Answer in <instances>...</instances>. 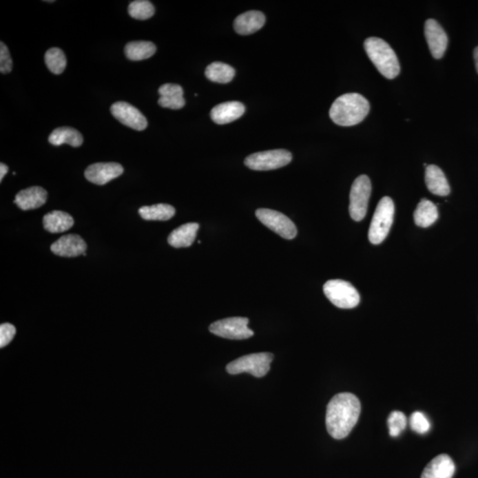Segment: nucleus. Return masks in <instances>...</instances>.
Instances as JSON below:
<instances>
[{
    "instance_id": "f257e3e1",
    "label": "nucleus",
    "mask_w": 478,
    "mask_h": 478,
    "mask_svg": "<svg viewBox=\"0 0 478 478\" xmlns=\"http://www.w3.org/2000/svg\"><path fill=\"white\" fill-rule=\"evenodd\" d=\"M361 402L352 393L337 394L329 402L326 412V427L335 439L349 435L361 415Z\"/></svg>"
},
{
    "instance_id": "f03ea898",
    "label": "nucleus",
    "mask_w": 478,
    "mask_h": 478,
    "mask_svg": "<svg viewBox=\"0 0 478 478\" xmlns=\"http://www.w3.org/2000/svg\"><path fill=\"white\" fill-rule=\"evenodd\" d=\"M367 99L359 93H346L340 96L332 104L331 119L337 125L355 126L362 123L369 113Z\"/></svg>"
},
{
    "instance_id": "7ed1b4c3",
    "label": "nucleus",
    "mask_w": 478,
    "mask_h": 478,
    "mask_svg": "<svg viewBox=\"0 0 478 478\" xmlns=\"http://www.w3.org/2000/svg\"><path fill=\"white\" fill-rule=\"evenodd\" d=\"M364 48L368 58L384 77L393 79L398 76L400 71L398 57L384 40L368 37L365 40Z\"/></svg>"
},
{
    "instance_id": "20e7f679",
    "label": "nucleus",
    "mask_w": 478,
    "mask_h": 478,
    "mask_svg": "<svg viewBox=\"0 0 478 478\" xmlns=\"http://www.w3.org/2000/svg\"><path fill=\"white\" fill-rule=\"evenodd\" d=\"M395 207L392 198L384 197L378 203L368 231L371 244L380 245L386 238L392 227Z\"/></svg>"
},
{
    "instance_id": "39448f33",
    "label": "nucleus",
    "mask_w": 478,
    "mask_h": 478,
    "mask_svg": "<svg viewBox=\"0 0 478 478\" xmlns=\"http://www.w3.org/2000/svg\"><path fill=\"white\" fill-rule=\"evenodd\" d=\"M274 356L270 353H251L229 363L226 369L228 373L231 375L245 372L256 377H262L268 374Z\"/></svg>"
},
{
    "instance_id": "423d86ee",
    "label": "nucleus",
    "mask_w": 478,
    "mask_h": 478,
    "mask_svg": "<svg viewBox=\"0 0 478 478\" xmlns=\"http://www.w3.org/2000/svg\"><path fill=\"white\" fill-rule=\"evenodd\" d=\"M324 291L328 300L340 309H355L361 300L355 287L350 282L340 279L329 280L324 284Z\"/></svg>"
},
{
    "instance_id": "0eeeda50",
    "label": "nucleus",
    "mask_w": 478,
    "mask_h": 478,
    "mask_svg": "<svg viewBox=\"0 0 478 478\" xmlns=\"http://www.w3.org/2000/svg\"><path fill=\"white\" fill-rule=\"evenodd\" d=\"M371 194V179L360 176L353 182L350 192L349 213L355 222L362 221L367 214L369 197Z\"/></svg>"
},
{
    "instance_id": "6e6552de",
    "label": "nucleus",
    "mask_w": 478,
    "mask_h": 478,
    "mask_svg": "<svg viewBox=\"0 0 478 478\" xmlns=\"http://www.w3.org/2000/svg\"><path fill=\"white\" fill-rule=\"evenodd\" d=\"M291 159L293 155L290 152L278 149L251 154L245 160V164L250 169L266 172L287 166L291 163Z\"/></svg>"
},
{
    "instance_id": "1a4fd4ad",
    "label": "nucleus",
    "mask_w": 478,
    "mask_h": 478,
    "mask_svg": "<svg viewBox=\"0 0 478 478\" xmlns=\"http://www.w3.org/2000/svg\"><path fill=\"white\" fill-rule=\"evenodd\" d=\"M256 217L266 227L276 232L282 238L293 239L296 238L298 231L296 226L290 218L278 211L260 209L256 210Z\"/></svg>"
},
{
    "instance_id": "9d476101",
    "label": "nucleus",
    "mask_w": 478,
    "mask_h": 478,
    "mask_svg": "<svg viewBox=\"0 0 478 478\" xmlns=\"http://www.w3.org/2000/svg\"><path fill=\"white\" fill-rule=\"evenodd\" d=\"M249 320L245 318H231L220 320L210 325L211 333L228 340H242L253 336V331L248 328Z\"/></svg>"
},
{
    "instance_id": "9b49d317",
    "label": "nucleus",
    "mask_w": 478,
    "mask_h": 478,
    "mask_svg": "<svg viewBox=\"0 0 478 478\" xmlns=\"http://www.w3.org/2000/svg\"><path fill=\"white\" fill-rule=\"evenodd\" d=\"M111 114L123 125L129 127L138 132L147 128V118L134 105L128 102L119 101L112 105Z\"/></svg>"
},
{
    "instance_id": "f8f14e48",
    "label": "nucleus",
    "mask_w": 478,
    "mask_h": 478,
    "mask_svg": "<svg viewBox=\"0 0 478 478\" xmlns=\"http://www.w3.org/2000/svg\"><path fill=\"white\" fill-rule=\"evenodd\" d=\"M424 34L431 54L437 60L441 59L445 54L448 43V36H446L445 30L437 21L429 19L425 23Z\"/></svg>"
},
{
    "instance_id": "ddd939ff",
    "label": "nucleus",
    "mask_w": 478,
    "mask_h": 478,
    "mask_svg": "<svg viewBox=\"0 0 478 478\" xmlns=\"http://www.w3.org/2000/svg\"><path fill=\"white\" fill-rule=\"evenodd\" d=\"M124 172L123 167L119 163H95L87 167L85 176L89 182L98 185H104L112 180L119 178Z\"/></svg>"
},
{
    "instance_id": "4468645a",
    "label": "nucleus",
    "mask_w": 478,
    "mask_h": 478,
    "mask_svg": "<svg viewBox=\"0 0 478 478\" xmlns=\"http://www.w3.org/2000/svg\"><path fill=\"white\" fill-rule=\"evenodd\" d=\"M87 249L85 241L79 235L63 236L52 245L51 250L56 256L76 257L83 256Z\"/></svg>"
},
{
    "instance_id": "2eb2a0df",
    "label": "nucleus",
    "mask_w": 478,
    "mask_h": 478,
    "mask_svg": "<svg viewBox=\"0 0 478 478\" xmlns=\"http://www.w3.org/2000/svg\"><path fill=\"white\" fill-rule=\"evenodd\" d=\"M48 200V191L39 186H33L18 192L14 202L23 211L39 209Z\"/></svg>"
},
{
    "instance_id": "dca6fc26",
    "label": "nucleus",
    "mask_w": 478,
    "mask_h": 478,
    "mask_svg": "<svg viewBox=\"0 0 478 478\" xmlns=\"http://www.w3.org/2000/svg\"><path fill=\"white\" fill-rule=\"evenodd\" d=\"M245 107L241 102L229 101L217 105L211 111V118L220 125L234 122L243 116Z\"/></svg>"
},
{
    "instance_id": "f3484780",
    "label": "nucleus",
    "mask_w": 478,
    "mask_h": 478,
    "mask_svg": "<svg viewBox=\"0 0 478 478\" xmlns=\"http://www.w3.org/2000/svg\"><path fill=\"white\" fill-rule=\"evenodd\" d=\"M265 21V15L262 12L248 11L236 18L234 29L239 35H251L262 29Z\"/></svg>"
},
{
    "instance_id": "a211bd4d",
    "label": "nucleus",
    "mask_w": 478,
    "mask_h": 478,
    "mask_svg": "<svg viewBox=\"0 0 478 478\" xmlns=\"http://www.w3.org/2000/svg\"><path fill=\"white\" fill-rule=\"evenodd\" d=\"M455 472L454 461L448 455H440L427 465L421 478H452Z\"/></svg>"
},
{
    "instance_id": "6ab92c4d",
    "label": "nucleus",
    "mask_w": 478,
    "mask_h": 478,
    "mask_svg": "<svg viewBox=\"0 0 478 478\" xmlns=\"http://www.w3.org/2000/svg\"><path fill=\"white\" fill-rule=\"evenodd\" d=\"M159 94L160 97L158 104L161 107L178 110L185 107L184 90L179 85L165 83L160 87Z\"/></svg>"
},
{
    "instance_id": "aec40b11",
    "label": "nucleus",
    "mask_w": 478,
    "mask_h": 478,
    "mask_svg": "<svg viewBox=\"0 0 478 478\" xmlns=\"http://www.w3.org/2000/svg\"><path fill=\"white\" fill-rule=\"evenodd\" d=\"M425 184L428 190L437 196H448L451 191L445 174L436 165H429L426 167Z\"/></svg>"
},
{
    "instance_id": "412c9836",
    "label": "nucleus",
    "mask_w": 478,
    "mask_h": 478,
    "mask_svg": "<svg viewBox=\"0 0 478 478\" xmlns=\"http://www.w3.org/2000/svg\"><path fill=\"white\" fill-rule=\"evenodd\" d=\"M200 225L196 222H189L174 229L169 236L167 242L175 248L191 247L196 238Z\"/></svg>"
},
{
    "instance_id": "4be33fe9",
    "label": "nucleus",
    "mask_w": 478,
    "mask_h": 478,
    "mask_svg": "<svg viewBox=\"0 0 478 478\" xmlns=\"http://www.w3.org/2000/svg\"><path fill=\"white\" fill-rule=\"evenodd\" d=\"M43 228L51 233H61L73 227V217L63 211H52L43 217Z\"/></svg>"
},
{
    "instance_id": "5701e85b",
    "label": "nucleus",
    "mask_w": 478,
    "mask_h": 478,
    "mask_svg": "<svg viewBox=\"0 0 478 478\" xmlns=\"http://www.w3.org/2000/svg\"><path fill=\"white\" fill-rule=\"evenodd\" d=\"M48 141L50 144L55 147L67 144L73 147H79L83 145V138L76 129L70 128V127H61L51 133Z\"/></svg>"
},
{
    "instance_id": "b1692460",
    "label": "nucleus",
    "mask_w": 478,
    "mask_h": 478,
    "mask_svg": "<svg viewBox=\"0 0 478 478\" xmlns=\"http://www.w3.org/2000/svg\"><path fill=\"white\" fill-rule=\"evenodd\" d=\"M439 218V210L435 204L431 201L422 200L415 211V225L422 228H428L433 225Z\"/></svg>"
},
{
    "instance_id": "393cba45",
    "label": "nucleus",
    "mask_w": 478,
    "mask_h": 478,
    "mask_svg": "<svg viewBox=\"0 0 478 478\" xmlns=\"http://www.w3.org/2000/svg\"><path fill=\"white\" fill-rule=\"evenodd\" d=\"M124 52L130 61L147 60L156 52V45L149 41H133L127 43Z\"/></svg>"
},
{
    "instance_id": "a878e982",
    "label": "nucleus",
    "mask_w": 478,
    "mask_h": 478,
    "mask_svg": "<svg viewBox=\"0 0 478 478\" xmlns=\"http://www.w3.org/2000/svg\"><path fill=\"white\" fill-rule=\"evenodd\" d=\"M139 215L147 221H167L176 214L175 207L169 204H156L151 207H143Z\"/></svg>"
},
{
    "instance_id": "bb28decb",
    "label": "nucleus",
    "mask_w": 478,
    "mask_h": 478,
    "mask_svg": "<svg viewBox=\"0 0 478 478\" xmlns=\"http://www.w3.org/2000/svg\"><path fill=\"white\" fill-rule=\"evenodd\" d=\"M235 70L231 66L222 62H213L207 66L205 74L207 79L214 83H228L233 80Z\"/></svg>"
},
{
    "instance_id": "cd10ccee",
    "label": "nucleus",
    "mask_w": 478,
    "mask_h": 478,
    "mask_svg": "<svg viewBox=\"0 0 478 478\" xmlns=\"http://www.w3.org/2000/svg\"><path fill=\"white\" fill-rule=\"evenodd\" d=\"M45 62L48 70L54 74L63 73L67 67L66 55L61 49L57 48L49 49L45 52Z\"/></svg>"
},
{
    "instance_id": "c85d7f7f",
    "label": "nucleus",
    "mask_w": 478,
    "mask_h": 478,
    "mask_svg": "<svg viewBox=\"0 0 478 478\" xmlns=\"http://www.w3.org/2000/svg\"><path fill=\"white\" fill-rule=\"evenodd\" d=\"M128 11L132 18L144 21L154 17L155 8L148 0H136L130 3Z\"/></svg>"
},
{
    "instance_id": "c756f323",
    "label": "nucleus",
    "mask_w": 478,
    "mask_h": 478,
    "mask_svg": "<svg viewBox=\"0 0 478 478\" xmlns=\"http://www.w3.org/2000/svg\"><path fill=\"white\" fill-rule=\"evenodd\" d=\"M387 424L390 435L397 437L405 430L406 425H408V418H406L404 413L393 411L388 417Z\"/></svg>"
},
{
    "instance_id": "7c9ffc66",
    "label": "nucleus",
    "mask_w": 478,
    "mask_h": 478,
    "mask_svg": "<svg viewBox=\"0 0 478 478\" xmlns=\"http://www.w3.org/2000/svg\"><path fill=\"white\" fill-rule=\"evenodd\" d=\"M409 425L415 433L425 434L430 430V423L426 415L422 412H415L409 418Z\"/></svg>"
},
{
    "instance_id": "2f4dec72",
    "label": "nucleus",
    "mask_w": 478,
    "mask_h": 478,
    "mask_svg": "<svg viewBox=\"0 0 478 478\" xmlns=\"http://www.w3.org/2000/svg\"><path fill=\"white\" fill-rule=\"evenodd\" d=\"M12 70V61L6 43H0V72L3 74L10 73Z\"/></svg>"
},
{
    "instance_id": "473e14b6",
    "label": "nucleus",
    "mask_w": 478,
    "mask_h": 478,
    "mask_svg": "<svg viewBox=\"0 0 478 478\" xmlns=\"http://www.w3.org/2000/svg\"><path fill=\"white\" fill-rule=\"evenodd\" d=\"M17 334V329L11 324L0 325V347L3 349L11 342Z\"/></svg>"
},
{
    "instance_id": "72a5a7b5",
    "label": "nucleus",
    "mask_w": 478,
    "mask_h": 478,
    "mask_svg": "<svg viewBox=\"0 0 478 478\" xmlns=\"http://www.w3.org/2000/svg\"><path fill=\"white\" fill-rule=\"evenodd\" d=\"M8 172V167L4 163L0 164V181H2L3 178Z\"/></svg>"
},
{
    "instance_id": "f704fd0d",
    "label": "nucleus",
    "mask_w": 478,
    "mask_h": 478,
    "mask_svg": "<svg viewBox=\"0 0 478 478\" xmlns=\"http://www.w3.org/2000/svg\"><path fill=\"white\" fill-rule=\"evenodd\" d=\"M474 59H475V63H476V68L477 71L478 73V46L476 49H475L474 51Z\"/></svg>"
}]
</instances>
